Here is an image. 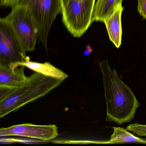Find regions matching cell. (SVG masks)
<instances>
[{"label":"cell","instance_id":"cell-1","mask_svg":"<svg viewBox=\"0 0 146 146\" xmlns=\"http://www.w3.org/2000/svg\"><path fill=\"white\" fill-rule=\"evenodd\" d=\"M103 76L106 104V121L118 124L133 120L140 103L133 91L117 74L115 69L111 67L108 60L99 64Z\"/></svg>","mask_w":146,"mask_h":146},{"label":"cell","instance_id":"cell-2","mask_svg":"<svg viewBox=\"0 0 146 146\" xmlns=\"http://www.w3.org/2000/svg\"><path fill=\"white\" fill-rule=\"evenodd\" d=\"M64 81L35 72L22 85L12 89L0 100V119L44 97Z\"/></svg>","mask_w":146,"mask_h":146},{"label":"cell","instance_id":"cell-3","mask_svg":"<svg viewBox=\"0 0 146 146\" xmlns=\"http://www.w3.org/2000/svg\"><path fill=\"white\" fill-rule=\"evenodd\" d=\"M95 1L61 0L62 22L75 37H80L91 25Z\"/></svg>","mask_w":146,"mask_h":146},{"label":"cell","instance_id":"cell-4","mask_svg":"<svg viewBox=\"0 0 146 146\" xmlns=\"http://www.w3.org/2000/svg\"><path fill=\"white\" fill-rule=\"evenodd\" d=\"M19 4L28 9L37 27L38 39L47 48L50 28L61 11V0H21Z\"/></svg>","mask_w":146,"mask_h":146},{"label":"cell","instance_id":"cell-5","mask_svg":"<svg viewBox=\"0 0 146 146\" xmlns=\"http://www.w3.org/2000/svg\"><path fill=\"white\" fill-rule=\"evenodd\" d=\"M5 17L26 52L35 50L38 38L37 27L27 8L18 4Z\"/></svg>","mask_w":146,"mask_h":146},{"label":"cell","instance_id":"cell-6","mask_svg":"<svg viewBox=\"0 0 146 146\" xmlns=\"http://www.w3.org/2000/svg\"><path fill=\"white\" fill-rule=\"evenodd\" d=\"M27 57L10 23L0 17V66L15 65Z\"/></svg>","mask_w":146,"mask_h":146},{"label":"cell","instance_id":"cell-7","mask_svg":"<svg viewBox=\"0 0 146 146\" xmlns=\"http://www.w3.org/2000/svg\"><path fill=\"white\" fill-rule=\"evenodd\" d=\"M57 129L58 127L55 125H38L31 123L19 124L0 128V137L20 136L48 141L58 136Z\"/></svg>","mask_w":146,"mask_h":146},{"label":"cell","instance_id":"cell-8","mask_svg":"<svg viewBox=\"0 0 146 146\" xmlns=\"http://www.w3.org/2000/svg\"><path fill=\"white\" fill-rule=\"evenodd\" d=\"M25 67L21 66L16 67L13 65L0 66V87L14 89L22 85L27 79Z\"/></svg>","mask_w":146,"mask_h":146},{"label":"cell","instance_id":"cell-9","mask_svg":"<svg viewBox=\"0 0 146 146\" xmlns=\"http://www.w3.org/2000/svg\"><path fill=\"white\" fill-rule=\"evenodd\" d=\"M123 9L122 4H120L112 13L104 21L110 40L117 48H119L121 44V15Z\"/></svg>","mask_w":146,"mask_h":146},{"label":"cell","instance_id":"cell-10","mask_svg":"<svg viewBox=\"0 0 146 146\" xmlns=\"http://www.w3.org/2000/svg\"><path fill=\"white\" fill-rule=\"evenodd\" d=\"M16 67L20 66L28 68L35 72L40 73L44 75L56 79L65 80L68 77V75L62 70L59 69L49 62L44 63L35 62L30 61V57H27L24 62L20 63L15 65Z\"/></svg>","mask_w":146,"mask_h":146},{"label":"cell","instance_id":"cell-11","mask_svg":"<svg viewBox=\"0 0 146 146\" xmlns=\"http://www.w3.org/2000/svg\"><path fill=\"white\" fill-rule=\"evenodd\" d=\"M123 0H97L94 8L92 22H104L115 11L117 6L122 4Z\"/></svg>","mask_w":146,"mask_h":146},{"label":"cell","instance_id":"cell-12","mask_svg":"<svg viewBox=\"0 0 146 146\" xmlns=\"http://www.w3.org/2000/svg\"><path fill=\"white\" fill-rule=\"evenodd\" d=\"M113 133L110 139L107 142L110 144H123V143H139L146 145V139L139 138L128 132L127 129L120 127H113Z\"/></svg>","mask_w":146,"mask_h":146},{"label":"cell","instance_id":"cell-13","mask_svg":"<svg viewBox=\"0 0 146 146\" xmlns=\"http://www.w3.org/2000/svg\"><path fill=\"white\" fill-rule=\"evenodd\" d=\"M127 130L133 132L139 136L146 137V125L139 123L130 124L127 127Z\"/></svg>","mask_w":146,"mask_h":146},{"label":"cell","instance_id":"cell-14","mask_svg":"<svg viewBox=\"0 0 146 146\" xmlns=\"http://www.w3.org/2000/svg\"><path fill=\"white\" fill-rule=\"evenodd\" d=\"M138 10L140 15L146 20V0H138Z\"/></svg>","mask_w":146,"mask_h":146},{"label":"cell","instance_id":"cell-15","mask_svg":"<svg viewBox=\"0 0 146 146\" xmlns=\"http://www.w3.org/2000/svg\"><path fill=\"white\" fill-rule=\"evenodd\" d=\"M21 0H0V6L13 7L18 5Z\"/></svg>","mask_w":146,"mask_h":146},{"label":"cell","instance_id":"cell-16","mask_svg":"<svg viewBox=\"0 0 146 146\" xmlns=\"http://www.w3.org/2000/svg\"><path fill=\"white\" fill-rule=\"evenodd\" d=\"M13 89L8 87H0V100L5 97Z\"/></svg>","mask_w":146,"mask_h":146}]
</instances>
